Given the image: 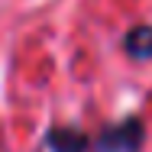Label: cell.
<instances>
[{
    "label": "cell",
    "mask_w": 152,
    "mask_h": 152,
    "mask_svg": "<svg viewBox=\"0 0 152 152\" xmlns=\"http://www.w3.org/2000/svg\"><path fill=\"white\" fill-rule=\"evenodd\" d=\"M142 142V123L139 120H123L97 136V152H136Z\"/></svg>",
    "instance_id": "1"
},
{
    "label": "cell",
    "mask_w": 152,
    "mask_h": 152,
    "mask_svg": "<svg viewBox=\"0 0 152 152\" xmlns=\"http://www.w3.org/2000/svg\"><path fill=\"white\" fill-rule=\"evenodd\" d=\"M91 139L81 133V129H71V126H58L49 133V149L52 152H88Z\"/></svg>",
    "instance_id": "2"
},
{
    "label": "cell",
    "mask_w": 152,
    "mask_h": 152,
    "mask_svg": "<svg viewBox=\"0 0 152 152\" xmlns=\"http://www.w3.org/2000/svg\"><path fill=\"white\" fill-rule=\"evenodd\" d=\"M123 49L133 58H152V26H133L123 36Z\"/></svg>",
    "instance_id": "3"
}]
</instances>
